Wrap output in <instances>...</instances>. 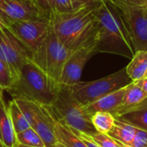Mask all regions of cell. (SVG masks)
I'll return each mask as SVG.
<instances>
[{
	"mask_svg": "<svg viewBox=\"0 0 147 147\" xmlns=\"http://www.w3.org/2000/svg\"><path fill=\"white\" fill-rule=\"evenodd\" d=\"M92 12L96 28L93 42L96 53H107L132 59L135 53L133 43L109 5L100 0L95 4Z\"/></svg>",
	"mask_w": 147,
	"mask_h": 147,
	"instance_id": "1",
	"label": "cell"
},
{
	"mask_svg": "<svg viewBox=\"0 0 147 147\" xmlns=\"http://www.w3.org/2000/svg\"><path fill=\"white\" fill-rule=\"evenodd\" d=\"M94 6H84L71 13L56 14L49 20L56 36L68 49L74 51L82 47L94 46L96 30L92 12Z\"/></svg>",
	"mask_w": 147,
	"mask_h": 147,
	"instance_id": "2",
	"label": "cell"
},
{
	"mask_svg": "<svg viewBox=\"0 0 147 147\" xmlns=\"http://www.w3.org/2000/svg\"><path fill=\"white\" fill-rule=\"evenodd\" d=\"M59 84L34 62H30L22 68L20 77L5 90L12 98L49 106L56 96Z\"/></svg>",
	"mask_w": 147,
	"mask_h": 147,
	"instance_id": "3",
	"label": "cell"
},
{
	"mask_svg": "<svg viewBox=\"0 0 147 147\" xmlns=\"http://www.w3.org/2000/svg\"><path fill=\"white\" fill-rule=\"evenodd\" d=\"M48 107L58 121L72 130L90 136L97 133L91 123V116L85 113L83 106L74 98L69 86L60 84L55 98Z\"/></svg>",
	"mask_w": 147,
	"mask_h": 147,
	"instance_id": "4",
	"label": "cell"
},
{
	"mask_svg": "<svg viewBox=\"0 0 147 147\" xmlns=\"http://www.w3.org/2000/svg\"><path fill=\"white\" fill-rule=\"evenodd\" d=\"M125 28L134 48L147 50V5L127 0H103Z\"/></svg>",
	"mask_w": 147,
	"mask_h": 147,
	"instance_id": "5",
	"label": "cell"
},
{
	"mask_svg": "<svg viewBox=\"0 0 147 147\" xmlns=\"http://www.w3.org/2000/svg\"><path fill=\"white\" fill-rule=\"evenodd\" d=\"M131 82L132 80L127 74L126 68H123L97 80L90 82L80 81L70 86V90L74 98L82 106H85L113 91L127 86Z\"/></svg>",
	"mask_w": 147,
	"mask_h": 147,
	"instance_id": "6",
	"label": "cell"
},
{
	"mask_svg": "<svg viewBox=\"0 0 147 147\" xmlns=\"http://www.w3.org/2000/svg\"><path fill=\"white\" fill-rule=\"evenodd\" d=\"M72 52L60 42L51 28L47 38L32 56V59L36 65L59 83L64 65Z\"/></svg>",
	"mask_w": 147,
	"mask_h": 147,
	"instance_id": "7",
	"label": "cell"
},
{
	"mask_svg": "<svg viewBox=\"0 0 147 147\" xmlns=\"http://www.w3.org/2000/svg\"><path fill=\"white\" fill-rule=\"evenodd\" d=\"M0 58L8 65L13 82L20 77L22 68L33 62L30 53L9 28L0 31Z\"/></svg>",
	"mask_w": 147,
	"mask_h": 147,
	"instance_id": "8",
	"label": "cell"
},
{
	"mask_svg": "<svg viewBox=\"0 0 147 147\" xmlns=\"http://www.w3.org/2000/svg\"><path fill=\"white\" fill-rule=\"evenodd\" d=\"M9 29L33 56L45 42L51 29L48 20H26L11 22Z\"/></svg>",
	"mask_w": 147,
	"mask_h": 147,
	"instance_id": "9",
	"label": "cell"
},
{
	"mask_svg": "<svg viewBox=\"0 0 147 147\" xmlns=\"http://www.w3.org/2000/svg\"><path fill=\"white\" fill-rule=\"evenodd\" d=\"M94 54H96V51L92 45L74 50L64 65L59 84L70 87L80 82L83 70Z\"/></svg>",
	"mask_w": 147,
	"mask_h": 147,
	"instance_id": "10",
	"label": "cell"
},
{
	"mask_svg": "<svg viewBox=\"0 0 147 147\" xmlns=\"http://www.w3.org/2000/svg\"><path fill=\"white\" fill-rule=\"evenodd\" d=\"M55 118L48 106L35 102L34 115L31 127L39 134L46 147H50L58 142L53 130Z\"/></svg>",
	"mask_w": 147,
	"mask_h": 147,
	"instance_id": "11",
	"label": "cell"
},
{
	"mask_svg": "<svg viewBox=\"0 0 147 147\" xmlns=\"http://www.w3.org/2000/svg\"><path fill=\"white\" fill-rule=\"evenodd\" d=\"M0 11L12 22L48 20L34 5L18 0H0Z\"/></svg>",
	"mask_w": 147,
	"mask_h": 147,
	"instance_id": "12",
	"label": "cell"
},
{
	"mask_svg": "<svg viewBox=\"0 0 147 147\" xmlns=\"http://www.w3.org/2000/svg\"><path fill=\"white\" fill-rule=\"evenodd\" d=\"M126 87L121 88L115 91H113L98 100L87 104L85 106H83L84 110L85 111L86 114L89 115H92L94 113L96 112H110L113 113L115 111L119 106L121 104L124 94L126 91Z\"/></svg>",
	"mask_w": 147,
	"mask_h": 147,
	"instance_id": "13",
	"label": "cell"
},
{
	"mask_svg": "<svg viewBox=\"0 0 147 147\" xmlns=\"http://www.w3.org/2000/svg\"><path fill=\"white\" fill-rule=\"evenodd\" d=\"M3 91V90L0 88V145L3 147H12L17 142L16 134Z\"/></svg>",
	"mask_w": 147,
	"mask_h": 147,
	"instance_id": "14",
	"label": "cell"
},
{
	"mask_svg": "<svg viewBox=\"0 0 147 147\" xmlns=\"http://www.w3.org/2000/svg\"><path fill=\"white\" fill-rule=\"evenodd\" d=\"M115 119L129 123L137 128L147 131V97L139 104L115 116Z\"/></svg>",
	"mask_w": 147,
	"mask_h": 147,
	"instance_id": "15",
	"label": "cell"
},
{
	"mask_svg": "<svg viewBox=\"0 0 147 147\" xmlns=\"http://www.w3.org/2000/svg\"><path fill=\"white\" fill-rule=\"evenodd\" d=\"M146 97V94L144 92V90L141 89V87L136 82L132 81L126 87V91H125L121 104L112 114L114 115V116H115V115L126 111L127 109L139 104Z\"/></svg>",
	"mask_w": 147,
	"mask_h": 147,
	"instance_id": "16",
	"label": "cell"
},
{
	"mask_svg": "<svg viewBox=\"0 0 147 147\" xmlns=\"http://www.w3.org/2000/svg\"><path fill=\"white\" fill-rule=\"evenodd\" d=\"M125 68L127 74L132 81H138L146 78L147 50L136 51L131 61Z\"/></svg>",
	"mask_w": 147,
	"mask_h": 147,
	"instance_id": "17",
	"label": "cell"
},
{
	"mask_svg": "<svg viewBox=\"0 0 147 147\" xmlns=\"http://www.w3.org/2000/svg\"><path fill=\"white\" fill-rule=\"evenodd\" d=\"M53 130L58 142L66 147H88L87 145L69 127L55 119Z\"/></svg>",
	"mask_w": 147,
	"mask_h": 147,
	"instance_id": "18",
	"label": "cell"
},
{
	"mask_svg": "<svg viewBox=\"0 0 147 147\" xmlns=\"http://www.w3.org/2000/svg\"><path fill=\"white\" fill-rule=\"evenodd\" d=\"M136 131L137 127L134 126L115 119V125L108 134L121 142L123 146L129 147L134 140Z\"/></svg>",
	"mask_w": 147,
	"mask_h": 147,
	"instance_id": "19",
	"label": "cell"
},
{
	"mask_svg": "<svg viewBox=\"0 0 147 147\" xmlns=\"http://www.w3.org/2000/svg\"><path fill=\"white\" fill-rule=\"evenodd\" d=\"M91 123L97 133L108 134L115 122V117L110 112H96L91 115Z\"/></svg>",
	"mask_w": 147,
	"mask_h": 147,
	"instance_id": "20",
	"label": "cell"
},
{
	"mask_svg": "<svg viewBox=\"0 0 147 147\" xmlns=\"http://www.w3.org/2000/svg\"><path fill=\"white\" fill-rule=\"evenodd\" d=\"M8 108L16 134L30 127V124L25 118L15 99L12 98V100L8 103Z\"/></svg>",
	"mask_w": 147,
	"mask_h": 147,
	"instance_id": "21",
	"label": "cell"
},
{
	"mask_svg": "<svg viewBox=\"0 0 147 147\" xmlns=\"http://www.w3.org/2000/svg\"><path fill=\"white\" fill-rule=\"evenodd\" d=\"M17 142L32 147H46L39 134L31 127L16 134Z\"/></svg>",
	"mask_w": 147,
	"mask_h": 147,
	"instance_id": "22",
	"label": "cell"
},
{
	"mask_svg": "<svg viewBox=\"0 0 147 147\" xmlns=\"http://www.w3.org/2000/svg\"><path fill=\"white\" fill-rule=\"evenodd\" d=\"M100 147H126L109 134L96 133L90 136Z\"/></svg>",
	"mask_w": 147,
	"mask_h": 147,
	"instance_id": "23",
	"label": "cell"
},
{
	"mask_svg": "<svg viewBox=\"0 0 147 147\" xmlns=\"http://www.w3.org/2000/svg\"><path fill=\"white\" fill-rule=\"evenodd\" d=\"M53 10L56 14L71 13L77 10L74 0H53Z\"/></svg>",
	"mask_w": 147,
	"mask_h": 147,
	"instance_id": "24",
	"label": "cell"
},
{
	"mask_svg": "<svg viewBox=\"0 0 147 147\" xmlns=\"http://www.w3.org/2000/svg\"><path fill=\"white\" fill-rule=\"evenodd\" d=\"M13 79L8 65L0 58V88L5 90L10 86Z\"/></svg>",
	"mask_w": 147,
	"mask_h": 147,
	"instance_id": "25",
	"label": "cell"
},
{
	"mask_svg": "<svg viewBox=\"0 0 147 147\" xmlns=\"http://www.w3.org/2000/svg\"><path fill=\"white\" fill-rule=\"evenodd\" d=\"M36 8L48 19L50 20L54 15L53 10V0H34Z\"/></svg>",
	"mask_w": 147,
	"mask_h": 147,
	"instance_id": "26",
	"label": "cell"
},
{
	"mask_svg": "<svg viewBox=\"0 0 147 147\" xmlns=\"http://www.w3.org/2000/svg\"><path fill=\"white\" fill-rule=\"evenodd\" d=\"M147 146V131L137 128L134 140L129 147H146Z\"/></svg>",
	"mask_w": 147,
	"mask_h": 147,
	"instance_id": "27",
	"label": "cell"
},
{
	"mask_svg": "<svg viewBox=\"0 0 147 147\" xmlns=\"http://www.w3.org/2000/svg\"><path fill=\"white\" fill-rule=\"evenodd\" d=\"M74 132H75V134L87 145V146L88 147H100L90 137V135H88V134H83V133H79V132H77V131H75V130H73Z\"/></svg>",
	"mask_w": 147,
	"mask_h": 147,
	"instance_id": "28",
	"label": "cell"
},
{
	"mask_svg": "<svg viewBox=\"0 0 147 147\" xmlns=\"http://www.w3.org/2000/svg\"><path fill=\"white\" fill-rule=\"evenodd\" d=\"M74 1H75V4H76V8H77V9H78L84 6L94 5L96 3H98L100 0H74Z\"/></svg>",
	"mask_w": 147,
	"mask_h": 147,
	"instance_id": "29",
	"label": "cell"
},
{
	"mask_svg": "<svg viewBox=\"0 0 147 147\" xmlns=\"http://www.w3.org/2000/svg\"><path fill=\"white\" fill-rule=\"evenodd\" d=\"M11 22L12 21H10L3 12L0 11V31L9 28Z\"/></svg>",
	"mask_w": 147,
	"mask_h": 147,
	"instance_id": "30",
	"label": "cell"
},
{
	"mask_svg": "<svg viewBox=\"0 0 147 147\" xmlns=\"http://www.w3.org/2000/svg\"><path fill=\"white\" fill-rule=\"evenodd\" d=\"M134 82H136L141 87V89L144 90V92L146 94L147 96V78H145L138 80V81H134Z\"/></svg>",
	"mask_w": 147,
	"mask_h": 147,
	"instance_id": "31",
	"label": "cell"
},
{
	"mask_svg": "<svg viewBox=\"0 0 147 147\" xmlns=\"http://www.w3.org/2000/svg\"><path fill=\"white\" fill-rule=\"evenodd\" d=\"M133 3H135V4H138V5H146V0H127Z\"/></svg>",
	"mask_w": 147,
	"mask_h": 147,
	"instance_id": "32",
	"label": "cell"
},
{
	"mask_svg": "<svg viewBox=\"0 0 147 147\" xmlns=\"http://www.w3.org/2000/svg\"><path fill=\"white\" fill-rule=\"evenodd\" d=\"M18 1H22V2H24V3H27L32 4V5H34V7H36L34 0H18Z\"/></svg>",
	"mask_w": 147,
	"mask_h": 147,
	"instance_id": "33",
	"label": "cell"
},
{
	"mask_svg": "<svg viewBox=\"0 0 147 147\" xmlns=\"http://www.w3.org/2000/svg\"><path fill=\"white\" fill-rule=\"evenodd\" d=\"M12 147H32V146H25V145H22L19 142H16L14 146Z\"/></svg>",
	"mask_w": 147,
	"mask_h": 147,
	"instance_id": "34",
	"label": "cell"
},
{
	"mask_svg": "<svg viewBox=\"0 0 147 147\" xmlns=\"http://www.w3.org/2000/svg\"><path fill=\"white\" fill-rule=\"evenodd\" d=\"M50 147H66V146H65L63 144H61V143H59V142H57L56 144H54L53 146H50Z\"/></svg>",
	"mask_w": 147,
	"mask_h": 147,
	"instance_id": "35",
	"label": "cell"
},
{
	"mask_svg": "<svg viewBox=\"0 0 147 147\" xmlns=\"http://www.w3.org/2000/svg\"><path fill=\"white\" fill-rule=\"evenodd\" d=\"M146 5H147V0H146Z\"/></svg>",
	"mask_w": 147,
	"mask_h": 147,
	"instance_id": "36",
	"label": "cell"
},
{
	"mask_svg": "<svg viewBox=\"0 0 147 147\" xmlns=\"http://www.w3.org/2000/svg\"><path fill=\"white\" fill-rule=\"evenodd\" d=\"M146 78H147V74H146Z\"/></svg>",
	"mask_w": 147,
	"mask_h": 147,
	"instance_id": "37",
	"label": "cell"
},
{
	"mask_svg": "<svg viewBox=\"0 0 147 147\" xmlns=\"http://www.w3.org/2000/svg\"><path fill=\"white\" fill-rule=\"evenodd\" d=\"M146 147H147V146H146Z\"/></svg>",
	"mask_w": 147,
	"mask_h": 147,
	"instance_id": "38",
	"label": "cell"
}]
</instances>
